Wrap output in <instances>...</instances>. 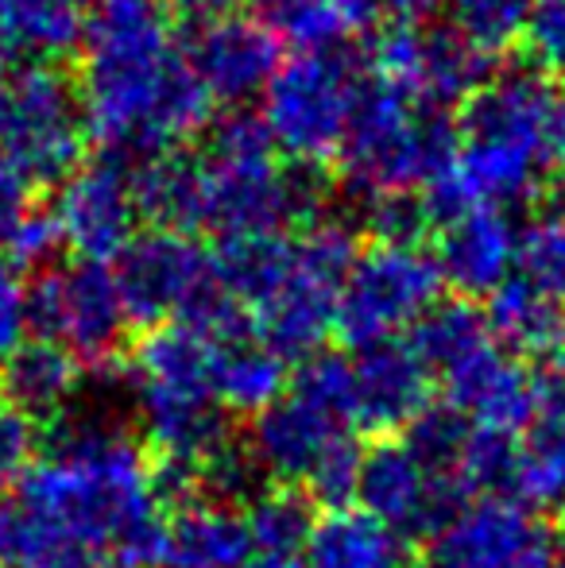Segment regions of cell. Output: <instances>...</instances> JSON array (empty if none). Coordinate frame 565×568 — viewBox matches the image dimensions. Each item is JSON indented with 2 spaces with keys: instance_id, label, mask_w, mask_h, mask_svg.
I'll use <instances>...</instances> for the list:
<instances>
[{
  "instance_id": "cell-1",
  "label": "cell",
  "mask_w": 565,
  "mask_h": 568,
  "mask_svg": "<svg viewBox=\"0 0 565 568\" xmlns=\"http://www.w3.org/2000/svg\"><path fill=\"white\" fill-rule=\"evenodd\" d=\"M8 568H163L151 456L109 414H70L20 479Z\"/></svg>"
},
{
  "instance_id": "cell-2",
  "label": "cell",
  "mask_w": 565,
  "mask_h": 568,
  "mask_svg": "<svg viewBox=\"0 0 565 568\" xmlns=\"http://www.w3.org/2000/svg\"><path fill=\"white\" fill-rule=\"evenodd\" d=\"M78 105L113 159L171 155L213 116V98L179 51L159 0H98L85 20Z\"/></svg>"
},
{
  "instance_id": "cell-3",
  "label": "cell",
  "mask_w": 565,
  "mask_h": 568,
  "mask_svg": "<svg viewBox=\"0 0 565 568\" xmlns=\"http://www.w3.org/2000/svg\"><path fill=\"white\" fill-rule=\"evenodd\" d=\"M558 101L562 93L535 67L488 78L465 105L453 163L426 186L430 217L445 225L465 210H507L535 197L546 166H554L551 124Z\"/></svg>"
},
{
  "instance_id": "cell-4",
  "label": "cell",
  "mask_w": 565,
  "mask_h": 568,
  "mask_svg": "<svg viewBox=\"0 0 565 568\" xmlns=\"http://www.w3.org/2000/svg\"><path fill=\"white\" fill-rule=\"evenodd\" d=\"M198 166V229L221 240L283 236L286 225L314 229L325 210V182L314 171L283 166L264 120L229 113L213 128Z\"/></svg>"
},
{
  "instance_id": "cell-5",
  "label": "cell",
  "mask_w": 565,
  "mask_h": 568,
  "mask_svg": "<svg viewBox=\"0 0 565 568\" xmlns=\"http://www.w3.org/2000/svg\"><path fill=\"white\" fill-rule=\"evenodd\" d=\"M457 155V128L445 113L426 109L384 85L361 93V105L341 148L345 182L372 197L415 194L430 186Z\"/></svg>"
},
{
  "instance_id": "cell-6",
  "label": "cell",
  "mask_w": 565,
  "mask_h": 568,
  "mask_svg": "<svg viewBox=\"0 0 565 568\" xmlns=\"http://www.w3.org/2000/svg\"><path fill=\"white\" fill-rule=\"evenodd\" d=\"M361 93L364 90L356 82V67L349 54H294L268 82L260 120H264L275 151L314 171L341 155Z\"/></svg>"
},
{
  "instance_id": "cell-7",
  "label": "cell",
  "mask_w": 565,
  "mask_h": 568,
  "mask_svg": "<svg viewBox=\"0 0 565 568\" xmlns=\"http://www.w3.org/2000/svg\"><path fill=\"white\" fill-rule=\"evenodd\" d=\"M356 255V232L341 221H317L302 232L283 286L252 314L260 344L299 364L322 352L330 329H337V302Z\"/></svg>"
},
{
  "instance_id": "cell-8",
  "label": "cell",
  "mask_w": 565,
  "mask_h": 568,
  "mask_svg": "<svg viewBox=\"0 0 565 568\" xmlns=\"http://www.w3.org/2000/svg\"><path fill=\"white\" fill-rule=\"evenodd\" d=\"M442 271L423 244H372L356 255L337 302V333L353 348L392 344L437 306Z\"/></svg>"
},
{
  "instance_id": "cell-9",
  "label": "cell",
  "mask_w": 565,
  "mask_h": 568,
  "mask_svg": "<svg viewBox=\"0 0 565 568\" xmlns=\"http://www.w3.org/2000/svg\"><path fill=\"white\" fill-rule=\"evenodd\" d=\"M82 140V105L67 74L47 62L8 70L0 159H8L28 182H62L78 166Z\"/></svg>"
},
{
  "instance_id": "cell-10",
  "label": "cell",
  "mask_w": 565,
  "mask_h": 568,
  "mask_svg": "<svg viewBox=\"0 0 565 568\" xmlns=\"http://www.w3.org/2000/svg\"><path fill=\"white\" fill-rule=\"evenodd\" d=\"M28 317L31 329H39V341L62 344L93 372L117 364L132 325L113 271L105 263L82 260L74 267L43 271V278L28 291Z\"/></svg>"
},
{
  "instance_id": "cell-11",
  "label": "cell",
  "mask_w": 565,
  "mask_h": 568,
  "mask_svg": "<svg viewBox=\"0 0 565 568\" xmlns=\"http://www.w3.org/2000/svg\"><path fill=\"white\" fill-rule=\"evenodd\" d=\"M369 62L384 90L403 93L437 113L461 101L468 105L488 85V54L450 28L387 23L372 39Z\"/></svg>"
},
{
  "instance_id": "cell-12",
  "label": "cell",
  "mask_w": 565,
  "mask_h": 568,
  "mask_svg": "<svg viewBox=\"0 0 565 568\" xmlns=\"http://www.w3.org/2000/svg\"><path fill=\"white\" fill-rule=\"evenodd\" d=\"M117 286L132 325H167L186 317L205 294L218 291L213 255L190 232H140L117 260Z\"/></svg>"
},
{
  "instance_id": "cell-13",
  "label": "cell",
  "mask_w": 565,
  "mask_h": 568,
  "mask_svg": "<svg viewBox=\"0 0 565 568\" xmlns=\"http://www.w3.org/2000/svg\"><path fill=\"white\" fill-rule=\"evenodd\" d=\"M426 568H558V538L527 503L488 495L430 538Z\"/></svg>"
},
{
  "instance_id": "cell-14",
  "label": "cell",
  "mask_w": 565,
  "mask_h": 568,
  "mask_svg": "<svg viewBox=\"0 0 565 568\" xmlns=\"http://www.w3.org/2000/svg\"><path fill=\"white\" fill-rule=\"evenodd\" d=\"M51 217L59 236L82 263L121 260L124 247L137 240L140 205L132 194V166L124 159H93L78 163L59 182Z\"/></svg>"
},
{
  "instance_id": "cell-15",
  "label": "cell",
  "mask_w": 565,
  "mask_h": 568,
  "mask_svg": "<svg viewBox=\"0 0 565 568\" xmlns=\"http://www.w3.org/2000/svg\"><path fill=\"white\" fill-rule=\"evenodd\" d=\"M356 499L361 510L400 530L403 538L407 534L434 538L461 515L468 495L453 476L430 471L403 442H376L372 449H364Z\"/></svg>"
},
{
  "instance_id": "cell-16",
  "label": "cell",
  "mask_w": 565,
  "mask_h": 568,
  "mask_svg": "<svg viewBox=\"0 0 565 568\" xmlns=\"http://www.w3.org/2000/svg\"><path fill=\"white\" fill-rule=\"evenodd\" d=\"M186 62L213 101H241L268 90L280 70V39L256 16H218L194 28Z\"/></svg>"
},
{
  "instance_id": "cell-17",
  "label": "cell",
  "mask_w": 565,
  "mask_h": 568,
  "mask_svg": "<svg viewBox=\"0 0 565 568\" xmlns=\"http://www.w3.org/2000/svg\"><path fill=\"white\" fill-rule=\"evenodd\" d=\"M132 403H137L151 460L202 471L213 456L233 442L229 414L213 398V390H167L132 383Z\"/></svg>"
},
{
  "instance_id": "cell-18",
  "label": "cell",
  "mask_w": 565,
  "mask_h": 568,
  "mask_svg": "<svg viewBox=\"0 0 565 568\" xmlns=\"http://www.w3.org/2000/svg\"><path fill=\"white\" fill-rule=\"evenodd\" d=\"M437 379L445 387V403L465 414L473 426L519 434L535 414V379L523 372L512 352L500 348L496 337L445 367Z\"/></svg>"
},
{
  "instance_id": "cell-19",
  "label": "cell",
  "mask_w": 565,
  "mask_h": 568,
  "mask_svg": "<svg viewBox=\"0 0 565 568\" xmlns=\"http://www.w3.org/2000/svg\"><path fill=\"white\" fill-rule=\"evenodd\" d=\"M437 271L461 298H488L512 278L519 263V229L507 210H465L442 225Z\"/></svg>"
},
{
  "instance_id": "cell-20",
  "label": "cell",
  "mask_w": 565,
  "mask_h": 568,
  "mask_svg": "<svg viewBox=\"0 0 565 568\" xmlns=\"http://www.w3.org/2000/svg\"><path fill=\"white\" fill-rule=\"evenodd\" d=\"M434 372L411 344H376L353 359V422L376 434L407 429L430 410Z\"/></svg>"
},
{
  "instance_id": "cell-21",
  "label": "cell",
  "mask_w": 565,
  "mask_h": 568,
  "mask_svg": "<svg viewBox=\"0 0 565 568\" xmlns=\"http://www.w3.org/2000/svg\"><path fill=\"white\" fill-rule=\"evenodd\" d=\"M341 434L345 426L317 414L314 406L299 403L294 395H283L280 403L252 418L244 445L268 479H275L280 487H299L306 484L314 464Z\"/></svg>"
},
{
  "instance_id": "cell-22",
  "label": "cell",
  "mask_w": 565,
  "mask_h": 568,
  "mask_svg": "<svg viewBox=\"0 0 565 568\" xmlns=\"http://www.w3.org/2000/svg\"><path fill=\"white\" fill-rule=\"evenodd\" d=\"M512 487L531 510L565 507V364L535 375V414L519 442Z\"/></svg>"
},
{
  "instance_id": "cell-23",
  "label": "cell",
  "mask_w": 565,
  "mask_h": 568,
  "mask_svg": "<svg viewBox=\"0 0 565 568\" xmlns=\"http://www.w3.org/2000/svg\"><path fill=\"white\" fill-rule=\"evenodd\" d=\"M85 367L54 341H23L0 364V403L39 422H62L74 414Z\"/></svg>"
},
{
  "instance_id": "cell-24",
  "label": "cell",
  "mask_w": 565,
  "mask_h": 568,
  "mask_svg": "<svg viewBox=\"0 0 565 568\" xmlns=\"http://www.w3.org/2000/svg\"><path fill=\"white\" fill-rule=\"evenodd\" d=\"M252 554L249 518L221 503H186L163 526V568H244Z\"/></svg>"
},
{
  "instance_id": "cell-25",
  "label": "cell",
  "mask_w": 565,
  "mask_h": 568,
  "mask_svg": "<svg viewBox=\"0 0 565 568\" xmlns=\"http://www.w3.org/2000/svg\"><path fill=\"white\" fill-rule=\"evenodd\" d=\"M302 557L306 568H415L407 538L361 507L317 518Z\"/></svg>"
},
{
  "instance_id": "cell-26",
  "label": "cell",
  "mask_w": 565,
  "mask_h": 568,
  "mask_svg": "<svg viewBox=\"0 0 565 568\" xmlns=\"http://www.w3.org/2000/svg\"><path fill=\"white\" fill-rule=\"evenodd\" d=\"M221 341L198 325L167 322L148 333L132 352V383L167 390H213V359Z\"/></svg>"
},
{
  "instance_id": "cell-27",
  "label": "cell",
  "mask_w": 565,
  "mask_h": 568,
  "mask_svg": "<svg viewBox=\"0 0 565 568\" xmlns=\"http://www.w3.org/2000/svg\"><path fill=\"white\" fill-rule=\"evenodd\" d=\"M82 36V0H0V67L16 54L59 59Z\"/></svg>"
},
{
  "instance_id": "cell-28",
  "label": "cell",
  "mask_w": 565,
  "mask_h": 568,
  "mask_svg": "<svg viewBox=\"0 0 565 568\" xmlns=\"http://www.w3.org/2000/svg\"><path fill=\"white\" fill-rule=\"evenodd\" d=\"M213 398L225 406V414H264L268 406H275L283 398L286 387V364L283 356H275L268 344L256 337L229 341L218 348L213 359Z\"/></svg>"
},
{
  "instance_id": "cell-29",
  "label": "cell",
  "mask_w": 565,
  "mask_h": 568,
  "mask_svg": "<svg viewBox=\"0 0 565 568\" xmlns=\"http://www.w3.org/2000/svg\"><path fill=\"white\" fill-rule=\"evenodd\" d=\"M294 260V240L286 236H241V240H221L213 267H218V283L244 314H256L264 302L283 286L286 271Z\"/></svg>"
},
{
  "instance_id": "cell-30",
  "label": "cell",
  "mask_w": 565,
  "mask_h": 568,
  "mask_svg": "<svg viewBox=\"0 0 565 568\" xmlns=\"http://www.w3.org/2000/svg\"><path fill=\"white\" fill-rule=\"evenodd\" d=\"M484 322L500 348L512 356L519 352H546L562 344V314L558 302L546 298L527 278H507L496 294L484 298Z\"/></svg>"
},
{
  "instance_id": "cell-31",
  "label": "cell",
  "mask_w": 565,
  "mask_h": 568,
  "mask_svg": "<svg viewBox=\"0 0 565 568\" xmlns=\"http://www.w3.org/2000/svg\"><path fill=\"white\" fill-rule=\"evenodd\" d=\"M488 341V322H484V314L468 298L437 302L423 322L411 329V348L418 352V359L434 375H442L445 367H453L457 359H465L468 352H476Z\"/></svg>"
},
{
  "instance_id": "cell-32",
  "label": "cell",
  "mask_w": 565,
  "mask_h": 568,
  "mask_svg": "<svg viewBox=\"0 0 565 568\" xmlns=\"http://www.w3.org/2000/svg\"><path fill=\"white\" fill-rule=\"evenodd\" d=\"M249 534L256 554H306V541L314 534V503L299 487H268L249 507Z\"/></svg>"
},
{
  "instance_id": "cell-33",
  "label": "cell",
  "mask_w": 565,
  "mask_h": 568,
  "mask_svg": "<svg viewBox=\"0 0 565 568\" xmlns=\"http://www.w3.org/2000/svg\"><path fill=\"white\" fill-rule=\"evenodd\" d=\"M260 20L275 39L299 47V54L333 51L345 36L337 0H260Z\"/></svg>"
},
{
  "instance_id": "cell-34",
  "label": "cell",
  "mask_w": 565,
  "mask_h": 568,
  "mask_svg": "<svg viewBox=\"0 0 565 568\" xmlns=\"http://www.w3.org/2000/svg\"><path fill=\"white\" fill-rule=\"evenodd\" d=\"M519 267L531 286L565 302V202H554L519 232Z\"/></svg>"
},
{
  "instance_id": "cell-35",
  "label": "cell",
  "mask_w": 565,
  "mask_h": 568,
  "mask_svg": "<svg viewBox=\"0 0 565 568\" xmlns=\"http://www.w3.org/2000/svg\"><path fill=\"white\" fill-rule=\"evenodd\" d=\"M515 460H519L515 434H504V429L492 426H473L457 460V484L465 487V495H481V499L500 495L504 487L515 484Z\"/></svg>"
},
{
  "instance_id": "cell-36",
  "label": "cell",
  "mask_w": 565,
  "mask_h": 568,
  "mask_svg": "<svg viewBox=\"0 0 565 568\" xmlns=\"http://www.w3.org/2000/svg\"><path fill=\"white\" fill-rule=\"evenodd\" d=\"M538 0H450L453 31L465 36L476 51L496 54L523 39Z\"/></svg>"
},
{
  "instance_id": "cell-37",
  "label": "cell",
  "mask_w": 565,
  "mask_h": 568,
  "mask_svg": "<svg viewBox=\"0 0 565 568\" xmlns=\"http://www.w3.org/2000/svg\"><path fill=\"white\" fill-rule=\"evenodd\" d=\"M291 395L299 403L314 406L325 418H333L337 426H345V422H353V359L325 348L314 352L294 372Z\"/></svg>"
},
{
  "instance_id": "cell-38",
  "label": "cell",
  "mask_w": 565,
  "mask_h": 568,
  "mask_svg": "<svg viewBox=\"0 0 565 568\" xmlns=\"http://www.w3.org/2000/svg\"><path fill=\"white\" fill-rule=\"evenodd\" d=\"M468 429H473V422H468L465 414L453 410L450 403L430 406L423 418H415L407 426L403 445H407V449L415 453L430 471L457 479V460H461V449H465V442H468Z\"/></svg>"
},
{
  "instance_id": "cell-39",
  "label": "cell",
  "mask_w": 565,
  "mask_h": 568,
  "mask_svg": "<svg viewBox=\"0 0 565 568\" xmlns=\"http://www.w3.org/2000/svg\"><path fill=\"white\" fill-rule=\"evenodd\" d=\"M264 479L268 476L260 471V464L252 460L249 445L229 442L225 449L202 468V499L221 503V507H233V510L241 507V503L252 507V503L268 491Z\"/></svg>"
},
{
  "instance_id": "cell-40",
  "label": "cell",
  "mask_w": 565,
  "mask_h": 568,
  "mask_svg": "<svg viewBox=\"0 0 565 568\" xmlns=\"http://www.w3.org/2000/svg\"><path fill=\"white\" fill-rule=\"evenodd\" d=\"M361 468H364V449L349 434H341L337 442L322 453V460L314 464V471L306 476L310 499L325 503L330 510H345L349 503L356 499Z\"/></svg>"
},
{
  "instance_id": "cell-41",
  "label": "cell",
  "mask_w": 565,
  "mask_h": 568,
  "mask_svg": "<svg viewBox=\"0 0 565 568\" xmlns=\"http://www.w3.org/2000/svg\"><path fill=\"white\" fill-rule=\"evenodd\" d=\"M364 225H369L376 244H411L418 247L423 232L430 225L426 202L415 194H392V197H372L364 210Z\"/></svg>"
},
{
  "instance_id": "cell-42",
  "label": "cell",
  "mask_w": 565,
  "mask_h": 568,
  "mask_svg": "<svg viewBox=\"0 0 565 568\" xmlns=\"http://www.w3.org/2000/svg\"><path fill=\"white\" fill-rule=\"evenodd\" d=\"M523 47L538 74L565 70V0H538L523 31Z\"/></svg>"
},
{
  "instance_id": "cell-43",
  "label": "cell",
  "mask_w": 565,
  "mask_h": 568,
  "mask_svg": "<svg viewBox=\"0 0 565 568\" xmlns=\"http://www.w3.org/2000/svg\"><path fill=\"white\" fill-rule=\"evenodd\" d=\"M39 453V426L0 403V487L20 484Z\"/></svg>"
},
{
  "instance_id": "cell-44",
  "label": "cell",
  "mask_w": 565,
  "mask_h": 568,
  "mask_svg": "<svg viewBox=\"0 0 565 568\" xmlns=\"http://www.w3.org/2000/svg\"><path fill=\"white\" fill-rule=\"evenodd\" d=\"M59 247H62V236H59V225H54L51 210H31L28 217L16 225L12 236H8L4 255L12 267H43Z\"/></svg>"
},
{
  "instance_id": "cell-45",
  "label": "cell",
  "mask_w": 565,
  "mask_h": 568,
  "mask_svg": "<svg viewBox=\"0 0 565 568\" xmlns=\"http://www.w3.org/2000/svg\"><path fill=\"white\" fill-rule=\"evenodd\" d=\"M437 0H337L345 28H387V23H423Z\"/></svg>"
},
{
  "instance_id": "cell-46",
  "label": "cell",
  "mask_w": 565,
  "mask_h": 568,
  "mask_svg": "<svg viewBox=\"0 0 565 568\" xmlns=\"http://www.w3.org/2000/svg\"><path fill=\"white\" fill-rule=\"evenodd\" d=\"M28 286L16 271L0 267V364L28 341Z\"/></svg>"
},
{
  "instance_id": "cell-47",
  "label": "cell",
  "mask_w": 565,
  "mask_h": 568,
  "mask_svg": "<svg viewBox=\"0 0 565 568\" xmlns=\"http://www.w3.org/2000/svg\"><path fill=\"white\" fill-rule=\"evenodd\" d=\"M28 213H31V182L8 159H0V252H4L8 236H12L16 225Z\"/></svg>"
},
{
  "instance_id": "cell-48",
  "label": "cell",
  "mask_w": 565,
  "mask_h": 568,
  "mask_svg": "<svg viewBox=\"0 0 565 568\" xmlns=\"http://www.w3.org/2000/svg\"><path fill=\"white\" fill-rule=\"evenodd\" d=\"M159 4H167L171 12L205 23V20H218V16H229L241 0H159Z\"/></svg>"
},
{
  "instance_id": "cell-49",
  "label": "cell",
  "mask_w": 565,
  "mask_h": 568,
  "mask_svg": "<svg viewBox=\"0 0 565 568\" xmlns=\"http://www.w3.org/2000/svg\"><path fill=\"white\" fill-rule=\"evenodd\" d=\"M244 568H306L302 554H252Z\"/></svg>"
},
{
  "instance_id": "cell-50",
  "label": "cell",
  "mask_w": 565,
  "mask_h": 568,
  "mask_svg": "<svg viewBox=\"0 0 565 568\" xmlns=\"http://www.w3.org/2000/svg\"><path fill=\"white\" fill-rule=\"evenodd\" d=\"M551 151H554V163L565 166V98L558 101V113H554L551 124Z\"/></svg>"
},
{
  "instance_id": "cell-51",
  "label": "cell",
  "mask_w": 565,
  "mask_h": 568,
  "mask_svg": "<svg viewBox=\"0 0 565 568\" xmlns=\"http://www.w3.org/2000/svg\"><path fill=\"white\" fill-rule=\"evenodd\" d=\"M8 549H12V503H0V568L8 565Z\"/></svg>"
},
{
  "instance_id": "cell-52",
  "label": "cell",
  "mask_w": 565,
  "mask_h": 568,
  "mask_svg": "<svg viewBox=\"0 0 565 568\" xmlns=\"http://www.w3.org/2000/svg\"><path fill=\"white\" fill-rule=\"evenodd\" d=\"M4 93H8V74L0 70V116H4Z\"/></svg>"
},
{
  "instance_id": "cell-53",
  "label": "cell",
  "mask_w": 565,
  "mask_h": 568,
  "mask_svg": "<svg viewBox=\"0 0 565 568\" xmlns=\"http://www.w3.org/2000/svg\"><path fill=\"white\" fill-rule=\"evenodd\" d=\"M562 348H565V314H562Z\"/></svg>"
},
{
  "instance_id": "cell-54",
  "label": "cell",
  "mask_w": 565,
  "mask_h": 568,
  "mask_svg": "<svg viewBox=\"0 0 565 568\" xmlns=\"http://www.w3.org/2000/svg\"><path fill=\"white\" fill-rule=\"evenodd\" d=\"M558 568H565V565H558Z\"/></svg>"
}]
</instances>
